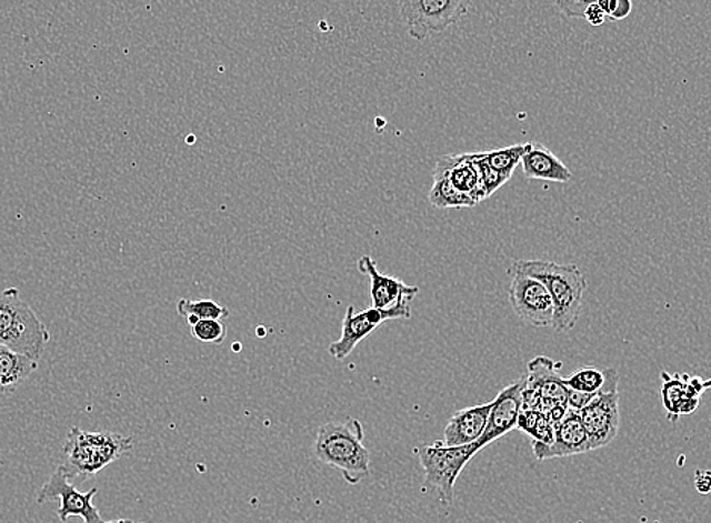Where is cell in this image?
Wrapping results in <instances>:
<instances>
[{"label":"cell","mask_w":711,"mask_h":523,"mask_svg":"<svg viewBox=\"0 0 711 523\" xmlns=\"http://www.w3.org/2000/svg\"><path fill=\"white\" fill-rule=\"evenodd\" d=\"M583 19H585V22L589 24H592V27H601V24L605 23L608 16L604 14V11H602L597 3H592V6L585 8Z\"/></svg>","instance_id":"4316f807"},{"label":"cell","mask_w":711,"mask_h":523,"mask_svg":"<svg viewBox=\"0 0 711 523\" xmlns=\"http://www.w3.org/2000/svg\"><path fill=\"white\" fill-rule=\"evenodd\" d=\"M471 161L474 162L477 171H479L480 180H482V185L484 190V194H487L488 199L500 190L504 183H508L510 178L508 175L501 173L493 169V167L489 165L487 159L483 158L482 152L470 153Z\"/></svg>","instance_id":"cb8c5ba5"},{"label":"cell","mask_w":711,"mask_h":523,"mask_svg":"<svg viewBox=\"0 0 711 523\" xmlns=\"http://www.w3.org/2000/svg\"><path fill=\"white\" fill-rule=\"evenodd\" d=\"M527 179L550 180V182H571L572 173L551 150L531 142L521 161Z\"/></svg>","instance_id":"e0dca14e"},{"label":"cell","mask_w":711,"mask_h":523,"mask_svg":"<svg viewBox=\"0 0 711 523\" xmlns=\"http://www.w3.org/2000/svg\"><path fill=\"white\" fill-rule=\"evenodd\" d=\"M49 341V329L22 299L20 290L7 288L0 292V345L40 362Z\"/></svg>","instance_id":"3957f363"},{"label":"cell","mask_w":711,"mask_h":523,"mask_svg":"<svg viewBox=\"0 0 711 523\" xmlns=\"http://www.w3.org/2000/svg\"><path fill=\"white\" fill-rule=\"evenodd\" d=\"M103 523H131V521H129V519H120V521L103 522Z\"/></svg>","instance_id":"4dcf8cb0"},{"label":"cell","mask_w":711,"mask_h":523,"mask_svg":"<svg viewBox=\"0 0 711 523\" xmlns=\"http://www.w3.org/2000/svg\"><path fill=\"white\" fill-rule=\"evenodd\" d=\"M553 2L568 19H581L584 16L585 8L597 3V0H553Z\"/></svg>","instance_id":"484cf974"},{"label":"cell","mask_w":711,"mask_h":523,"mask_svg":"<svg viewBox=\"0 0 711 523\" xmlns=\"http://www.w3.org/2000/svg\"><path fill=\"white\" fill-rule=\"evenodd\" d=\"M363 426L358 420L328 422L318 430L313 454L318 462L340 471L356 485L371 474L370 451L363 445Z\"/></svg>","instance_id":"7a4b0ae2"},{"label":"cell","mask_w":711,"mask_h":523,"mask_svg":"<svg viewBox=\"0 0 711 523\" xmlns=\"http://www.w3.org/2000/svg\"><path fill=\"white\" fill-rule=\"evenodd\" d=\"M37 370V360L0 345V393L16 392Z\"/></svg>","instance_id":"ac0fdd59"},{"label":"cell","mask_w":711,"mask_h":523,"mask_svg":"<svg viewBox=\"0 0 711 523\" xmlns=\"http://www.w3.org/2000/svg\"><path fill=\"white\" fill-rule=\"evenodd\" d=\"M510 273H521L539 280L550 292L554 303L553 329L555 332H571L581 315L583 295L588 282L574 263L560 265L550 261H517Z\"/></svg>","instance_id":"6da1fadb"},{"label":"cell","mask_w":711,"mask_h":523,"mask_svg":"<svg viewBox=\"0 0 711 523\" xmlns=\"http://www.w3.org/2000/svg\"><path fill=\"white\" fill-rule=\"evenodd\" d=\"M617 3L618 0H597V6L604 11V14L608 16L609 19L612 17L614 10H617Z\"/></svg>","instance_id":"f546056e"},{"label":"cell","mask_w":711,"mask_h":523,"mask_svg":"<svg viewBox=\"0 0 711 523\" xmlns=\"http://www.w3.org/2000/svg\"><path fill=\"white\" fill-rule=\"evenodd\" d=\"M472 0H399L401 20L418 41L432 39L458 23Z\"/></svg>","instance_id":"8992f818"},{"label":"cell","mask_w":711,"mask_h":523,"mask_svg":"<svg viewBox=\"0 0 711 523\" xmlns=\"http://www.w3.org/2000/svg\"><path fill=\"white\" fill-rule=\"evenodd\" d=\"M527 384V375H522L517 382L510 383L503 391L498 393L492 401L491 412H489L488 425L482 437L475 442L477 450L491 445L498 439L505 436L513 429H517L518 416L522 410V392Z\"/></svg>","instance_id":"8fae6325"},{"label":"cell","mask_w":711,"mask_h":523,"mask_svg":"<svg viewBox=\"0 0 711 523\" xmlns=\"http://www.w3.org/2000/svg\"><path fill=\"white\" fill-rule=\"evenodd\" d=\"M604 386L595 399L579 410L581 421L591 442L592 451L608 446L618 436L619 422V374L617 370H604Z\"/></svg>","instance_id":"ba28073f"},{"label":"cell","mask_w":711,"mask_h":523,"mask_svg":"<svg viewBox=\"0 0 711 523\" xmlns=\"http://www.w3.org/2000/svg\"><path fill=\"white\" fill-rule=\"evenodd\" d=\"M132 447L131 436L112 431H83L73 426L67 434L62 451L67 455V464L79 476H91L123 457Z\"/></svg>","instance_id":"277c9868"},{"label":"cell","mask_w":711,"mask_h":523,"mask_svg":"<svg viewBox=\"0 0 711 523\" xmlns=\"http://www.w3.org/2000/svg\"><path fill=\"white\" fill-rule=\"evenodd\" d=\"M358 268L370 279L372 308L384 311L388 321L409 320L412 316L411 303L420 292L418 286H409L400 279L380 273L371 257L359 259Z\"/></svg>","instance_id":"9c48e42d"},{"label":"cell","mask_w":711,"mask_h":523,"mask_svg":"<svg viewBox=\"0 0 711 523\" xmlns=\"http://www.w3.org/2000/svg\"><path fill=\"white\" fill-rule=\"evenodd\" d=\"M384 321H388L387 313L380 309L371 308L367 311L356 312L353 305H349L344 320H342L341 338L330 344L329 354L337 360L349 358L356 346L361 344L363 339L370 336Z\"/></svg>","instance_id":"4fadbf2b"},{"label":"cell","mask_w":711,"mask_h":523,"mask_svg":"<svg viewBox=\"0 0 711 523\" xmlns=\"http://www.w3.org/2000/svg\"><path fill=\"white\" fill-rule=\"evenodd\" d=\"M662 388H660V399H662L663 408L667 409L669 421H679V408L683 401L689 400L688 374H669L662 372ZM697 400V399H693Z\"/></svg>","instance_id":"d6986e66"},{"label":"cell","mask_w":711,"mask_h":523,"mask_svg":"<svg viewBox=\"0 0 711 523\" xmlns=\"http://www.w3.org/2000/svg\"><path fill=\"white\" fill-rule=\"evenodd\" d=\"M477 453L475 443L465 446H445L441 441L420 450V463L424 469L425 485L439 493L443 504L454 501V485L463 469Z\"/></svg>","instance_id":"5b68a950"},{"label":"cell","mask_w":711,"mask_h":523,"mask_svg":"<svg viewBox=\"0 0 711 523\" xmlns=\"http://www.w3.org/2000/svg\"><path fill=\"white\" fill-rule=\"evenodd\" d=\"M191 334L203 344L220 345L228 338V325L223 320H200L192 325Z\"/></svg>","instance_id":"d4e9b609"},{"label":"cell","mask_w":711,"mask_h":523,"mask_svg":"<svg viewBox=\"0 0 711 523\" xmlns=\"http://www.w3.org/2000/svg\"><path fill=\"white\" fill-rule=\"evenodd\" d=\"M433 174L443 175L455 190L470 195L477 204L488 199L470 153L445 154L439 158Z\"/></svg>","instance_id":"5bb4252c"},{"label":"cell","mask_w":711,"mask_h":523,"mask_svg":"<svg viewBox=\"0 0 711 523\" xmlns=\"http://www.w3.org/2000/svg\"><path fill=\"white\" fill-rule=\"evenodd\" d=\"M604 371L597 370V368H581L569 379H564V384L571 391L600 393L602 386H604Z\"/></svg>","instance_id":"603a6c76"},{"label":"cell","mask_w":711,"mask_h":523,"mask_svg":"<svg viewBox=\"0 0 711 523\" xmlns=\"http://www.w3.org/2000/svg\"><path fill=\"white\" fill-rule=\"evenodd\" d=\"M631 11H633V2L631 0H618L617 10H614L610 19L624 20L631 14Z\"/></svg>","instance_id":"f1b7e54d"},{"label":"cell","mask_w":711,"mask_h":523,"mask_svg":"<svg viewBox=\"0 0 711 523\" xmlns=\"http://www.w3.org/2000/svg\"><path fill=\"white\" fill-rule=\"evenodd\" d=\"M131 523H144V522H133V521H131Z\"/></svg>","instance_id":"1f68e13d"},{"label":"cell","mask_w":711,"mask_h":523,"mask_svg":"<svg viewBox=\"0 0 711 523\" xmlns=\"http://www.w3.org/2000/svg\"><path fill=\"white\" fill-rule=\"evenodd\" d=\"M179 315L186 318L188 324H198L200 320H226L230 315L229 309L212 300H179Z\"/></svg>","instance_id":"44dd1931"},{"label":"cell","mask_w":711,"mask_h":523,"mask_svg":"<svg viewBox=\"0 0 711 523\" xmlns=\"http://www.w3.org/2000/svg\"><path fill=\"white\" fill-rule=\"evenodd\" d=\"M491 403L472 405L455 412L450 418L449 424L443 430L442 445L445 446H465L475 443L482 437L484 429L488 425L489 412H491Z\"/></svg>","instance_id":"9a60e30c"},{"label":"cell","mask_w":711,"mask_h":523,"mask_svg":"<svg viewBox=\"0 0 711 523\" xmlns=\"http://www.w3.org/2000/svg\"><path fill=\"white\" fill-rule=\"evenodd\" d=\"M533 451L539 460L591 453V442H589L580 413L569 409L563 421L554 426L553 445L543 446L542 443L533 442Z\"/></svg>","instance_id":"7c38bea8"},{"label":"cell","mask_w":711,"mask_h":523,"mask_svg":"<svg viewBox=\"0 0 711 523\" xmlns=\"http://www.w3.org/2000/svg\"><path fill=\"white\" fill-rule=\"evenodd\" d=\"M695 489L700 495H710L711 493V472L705 469H697L695 471Z\"/></svg>","instance_id":"83f0119b"},{"label":"cell","mask_w":711,"mask_h":523,"mask_svg":"<svg viewBox=\"0 0 711 523\" xmlns=\"http://www.w3.org/2000/svg\"><path fill=\"white\" fill-rule=\"evenodd\" d=\"M509 300L517 316L531 328L541 329L553 324V299L539 280L513 273Z\"/></svg>","instance_id":"30bf717a"},{"label":"cell","mask_w":711,"mask_h":523,"mask_svg":"<svg viewBox=\"0 0 711 523\" xmlns=\"http://www.w3.org/2000/svg\"><path fill=\"white\" fill-rule=\"evenodd\" d=\"M530 144L531 142H525V144L510 145V148L491 150L482 154L489 165L512 179L513 171L521 164Z\"/></svg>","instance_id":"7402d4cb"},{"label":"cell","mask_w":711,"mask_h":523,"mask_svg":"<svg viewBox=\"0 0 711 523\" xmlns=\"http://www.w3.org/2000/svg\"><path fill=\"white\" fill-rule=\"evenodd\" d=\"M555 365L558 363L545 355L531 360L529 374H527V388L533 389L542 399L568 405V388L564 379L554 370Z\"/></svg>","instance_id":"2e32d148"},{"label":"cell","mask_w":711,"mask_h":523,"mask_svg":"<svg viewBox=\"0 0 711 523\" xmlns=\"http://www.w3.org/2000/svg\"><path fill=\"white\" fill-rule=\"evenodd\" d=\"M429 202L439 209H463L475 207L470 195L455 190L443 175L433 174V187L429 192Z\"/></svg>","instance_id":"ffe728a7"},{"label":"cell","mask_w":711,"mask_h":523,"mask_svg":"<svg viewBox=\"0 0 711 523\" xmlns=\"http://www.w3.org/2000/svg\"><path fill=\"white\" fill-rule=\"evenodd\" d=\"M78 476L69 464H60L40 489L37 502L44 504V502L60 500L57 514L61 522H67L71 517H81L86 523H103L102 514L93 502L99 489L93 487L88 492H79L70 483L71 479H78Z\"/></svg>","instance_id":"52a82bcc"}]
</instances>
